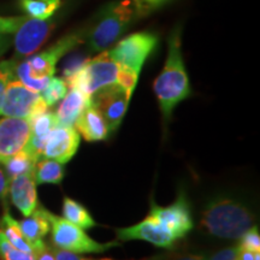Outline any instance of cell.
Here are the masks:
<instances>
[{"mask_svg":"<svg viewBox=\"0 0 260 260\" xmlns=\"http://www.w3.org/2000/svg\"><path fill=\"white\" fill-rule=\"evenodd\" d=\"M168 58L160 75L154 81L153 89L160 111L169 121L172 111L190 95V84L181 47V29L175 28L169 37Z\"/></svg>","mask_w":260,"mask_h":260,"instance_id":"6da1fadb","label":"cell"},{"mask_svg":"<svg viewBox=\"0 0 260 260\" xmlns=\"http://www.w3.org/2000/svg\"><path fill=\"white\" fill-rule=\"evenodd\" d=\"M200 224L211 236L239 240L254 225V216L241 201L229 197H216L205 207Z\"/></svg>","mask_w":260,"mask_h":260,"instance_id":"7a4b0ae2","label":"cell"},{"mask_svg":"<svg viewBox=\"0 0 260 260\" xmlns=\"http://www.w3.org/2000/svg\"><path fill=\"white\" fill-rule=\"evenodd\" d=\"M136 18L139 17L133 0H117L107 4L100 11L92 28L86 30L84 42L87 53L106 51Z\"/></svg>","mask_w":260,"mask_h":260,"instance_id":"3957f363","label":"cell"},{"mask_svg":"<svg viewBox=\"0 0 260 260\" xmlns=\"http://www.w3.org/2000/svg\"><path fill=\"white\" fill-rule=\"evenodd\" d=\"M119 65L109 56L106 50L96 57L89 58L77 73L64 81L70 89L80 90L90 98L96 90L117 83Z\"/></svg>","mask_w":260,"mask_h":260,"instance_id":"277c9868","label":"cell"},{"mask_svg":"<svg viewBox=\"0 0 260 260\" xmlns=\"http://www.w3.org/2000/svg\"><path fill=\"white\" fill-rule=\"evenodd\" d=\"M50 222L51 245L56 248L76 254H89V253H104L113 247L121 246L118 241L107 243L98 242L87 235L82 228L75 225L69 220L53 213H50Z\"/></svg>","mask_w":260,"mask_h":260,"instance_id":"5b68a950","label":"cell"},{"mask_svg":"<svg viewBox=\"0 0 260 260\" xmlns=\"http://www.w3.org/2000/svg\"><path fill=\"white\" fill-rule=\"evenodd\" d=\"M157 44L158 37L153 32H134L122 39L112 50L107 51V53L117 64L140 75L144 63Z\"/></svg>","mask_w":260,"mask_h":260,"instance_id":"8992f818","label":"cell"},{"mask_svg":"<svg viewBox=\"0 0 260 260\" xmlns=\"http://www.w3.org/2000/svg\"><path fill=\"white\" fill-rule=\"evenodd\" d=\"M84 38H86V30L71 31L59 39L47 50L31 56L27 59L31 76L38 80L51 79L56 73L57 63L60 58L82 44Z\"/></svg>","mask_w":260,"mask_h":260,"instance_id":"52a82bcc","label":"cell"},{"mask_svg":"<svg viewBox=\"0 0 260 260\" xmlns=\"http://www.w3.org/2000/svg\"><path fill=\"white\" fill-rule=\"evenodd\" d=\"M132 95L118 83L104 87L90 95V104L103 116L109 132H115L122 124Z\"/></svg>","mask_w":260,"mask_h":260,"instance_id":"ba28073f","label":"cell"},{"mask_svg":"<svg viewBox=\"0 0 260 260\" xmlns=\"http://www.w3.org/2000/svg\"><path fill=\"white\" fill-rule=\"evenodd\" d=\"M149 212L157 217L159 222L167 228L177 241L186 237L194 226L190 205L184 191H180L177 199L167 207L158 206L152 201Z\"/></svg>","mask_w":260,"mask_h":260,"instance_id":"9c48e42d","label":"cell"},{"mask_svg":"<svg viewBox=\"0 0 260 260\" xmlns=\"http://www.w3.org/2000/svg\"><path fill=\"white\" fill-rule=\"evenodd\" d=\"M54 22L52 19L29 18L19 25L14 38L15 57L14 60H23V58L35 53L41 45L47 40L53 30Z\"/></svg>","mask_w":260,"mask_h":260,"instance_id":"30bf717a","label":"cell"},{"mask_svg":"<svg viewBox=\"0 0 260 260\" xmlns=\"http://www.w3.org/2000/svg\"><path fill=\"white\" fill-rule=\"evenodd\" d=\"M117 239L119 241H130V240H142L160 248H174L177 240L169 232L158 218L151 212L147 217L135 225L116 229Z\"/></svg>","mask_w":260,"mask_h":260,"instance_id":"8fae6325","label":"cell"},{"mask_svg":"<svg viewBox=\"0 0 260 260\" xmlns=\"http://www.w3.org/2000/svg\"><path fill=\"white\" fill-rule=\"evenodd\" d=\"M30 138V124L27 118H0V164L21 152Z\"/></svg>","mask_w":260,"mask_h":260,"instance_id":"7c38bea8","label":"cell"},{"mask_svg":"<svg viewBox=\"0 0 260 260\" xmlns=\"http://www.w3.org/2000/svg\"><path fill=\"white\" fill-rule=\"evenodd\" d=\"M80 134L73 126L57 125L48 134L42 158L65 164L73 159L80 146Z\"/></svg>","mask_w":260,"mask_h":260,"instance_id":"4fadbf2b","label":"cell"},{"mask_svg":"<svg viewBox=\"0 0 260 260\" xmlns=\"http://www.w3.org/2000/svg\"><path fill=\"white\" fill-rule=\"evenodd\" d=\"M39 98L40 93L29 89L18 80H11L6 87L0 115L15 118H28Z\"/></svg>","mask_w":260,"mask_h":260,"instance_id":"5bb4252c","label":"cell"},{"mask_svg":"<svg viewBox=\"0 0 260 260\" xmlns=\"http://www.w3.org/2000/svg\"><path fill=\"white\" fill-rule=\"evenodd\" d=\"M9 194L12 204L24 217L30 216L39 206L34 174H23L10 180Z\"/></svg>","mask_w":260,"mask_h":260,"instance_id":"9a60e30c","label":"cell"},{"mask_svg":"<svg viewBox=\"0 0 260 260\" xmlns=\"http://www.w3.org/2000/svg\"><path fill=\"white\" fill-rule=\"evenodd\" d=\"M50 211H47L45 207L38 206L30 216L25 217L23 220L18 222L19 229L25 240L30 243L32 251L45 242L44 237L50 233Z\"/></svg>","mask_w":260,"mask_h":260,"instance_id":"2e32d148","label":"cell"},{"mask_svg":"<svg viewBox=\"0 0 260 260\" xmlns=\"http://www.w3.org/2000/svg\"><path fill=\"white\" fill-rule=\"evenodd\" d=\"M74 125L76 126L79 134L82 135V138L88 142L104 141L110 133L103 116L98 112L92 104L83 110Z\"/></svg>","mask_w":260,"mask_h":260,"instance_id":"e0dca14e","label":"cell"},{"mask_svg":"<svg viewBox=\"0 0 260 260\" xmlns=\"http://www.w3.org/2000/svg\"><path fill=\"white\" fill-rule=\"evenodd\" d=\"M88 105H90L89 96L84 95L80 90L70 89L65 94L56 112L58 125L74 126L76 119Z\"/></svg>","mask_w":260,"mask_h":260,"instance_id":"ac0fdd59","label":"cell"},{"mask_svg":"<svg viewBox=\"0 0 260 260\" xmlns=\"http://www.w3.org/2000/svg\"><path fill=\"white\" fill-rule=\"evenodd\" d=\"M65 168L64 164L52 159H40L37 162L34 177L37 184H60L64 180Z\"/></svg>","mask_w":260,"mask_h":260,"instance_id":"d6986e66","label":"cell"},{"mask_svg":"<svg viewBox=\"0 0 260 260\" xmlns=\"http://www.w3.org/2000/svg\"><path fill=\"white\" fill-rule=\"evenodd\" d=\"M0 229H2L3 233L5 234L6 239L9 240V242L11 243L14 248L18 249V251L21 252L32 254V247L30 246V243L25 240L21 229H19L18 222L15 218H12L9 210L5 211L2 219H0Z\"/></svg>","mask_w":260,"mask_h":260,"instance_id":"ffe728a7","label":"cell"},{"mask_svg":"<svg viewBox=\"0 0 260 260\" xmlns=\"http://www.w3.org/2000/svg\"><path fill=\"white\" fill-rule=\"evenodd\" d=\"M63 217L82 229H90L96 225V222L93 219L89 211L82 204L68 197H65L63 200Z\"/></svg>","mask_w":260,"mask_h":260,"instance_id":"44dd1931","label":"cell"},{"mask_svg":"<svg viewBox=\"0 0 260 260\" xmlns=\"http://www.w3.org/2000/svg\"><path fill=\"white\" fill-rule=\"evenodd\" d=\"M38 160L25 149L16 153L2 162L4 165V170L8 177L11 180L16 176L23 174H34L35 167H37Z\"/></svg>","mask_w":260,"mask_h":260,"instance_id":"7402d4cb","label":"cell"},{"mask_svg":"<svg viewBox=\"0 0 260 260\" xmlns=\"http://www.w3.org/2000/svg\"><path fill=\"white\" fill-rule=\"evenodd\" d=\"M61 0H21V6L31 18L48 19L60 8Z\"/></svg>","mask_w":260,"mask_h":260,"instance_id":"603a6c76","label":"cell"},{"mask_svg":"<svg viewBox=\"0 0 260 260\" xmlns=\"http://www.w3.org/2000/svg\"><path fill=\"white\" fill-rule=\"evenodd\" d=\"M15 77L16 80H18L19 82L23 83L25 87H28L29 89L34 90V92L41 93L44 90L45 87L47 86L50 79H44V80H38L30 75L29 71V64L27 60H19L17 61L15 68Z\"/></svg>","mask_w":260,"mask_h":260,"instance_id":"cb8c5ba5","label":"cell"},{"mask_svg":"<svg viewBox=\"0 0 260 260\" xmlns=\"http://www.w3.org/2000/svg\"><path fill=\"white\" fill-rule=\"evenodd\" d=\"M68 92V86L63 79L52 76L47 86L41 92V98L48 107L54 106L59 100L63 99Z\"/></svg>","mask_w":260,"mask_h":260,"instance_id":"d4e9b609","label":"cell"},{"mask_svg":"<svg viewBox=\"0 0 260 260\" xmlns=\"http://www.w3.org/2000/svg\"><path fill=\"white\" fill-rule=\"evenodd\" d=\"M17 64V60L10 59L0 61V107H2L3 100L6 92V87L11 80L15 77V68Z\"/></svg>","mask_w":260,"mask_h":260,"instance_id":"484cf974","label":"cell"},{"mask_svg":"<svg viewBox=\"0 0 260 260\" xmlns=\"http://www.w3.org/2000/svg\"><path fill=\"white\" fill-rule=\"evenodd\" d=\"M89 59V56L86 53H74L65 60L63 69H61V74H63L64 80H68L69 77L73 76L75 73H77L87 60Z\"/></svg>","mask_w":260,"mask_h":260,"instance_id":"4316f807","label":"cell"},{"mask_svg":"<svg viewBox=\"0 0 260 260\" xmlns=\"http://www.w3.org/2000/svg\"><path fill=\"white\" fill-rule=\"evenodd\" d=\"M240 248L251 252H260V235L258 226L249 228L243 235L240 237Z\"/></svg>","mask_w":260,"mask_h":260,"instance_id":"83f0119b","label":"cell"},{"mask_svg":"<svg viewBox=\"0 0 260 260\" xmlns=\"http://www.w3.org/2000/svg\"><path fill=\"white\" fill-rule=\"evenodd\" d=\"M209 255L201 253H182V252H165L160 254L149 256L144 260H207Z\"/></svg>","mask_w":260,"mask_h":260,"instance_id":"f1b7e54d","label":"cell"},{"mask_svg":"<svg viewBox=\"0 0 260 260\" xmlns=\"http://www.w3.org/2000/svg\"><path fill=\"white\" fill-rule=\"evenodd\" d=\"M138 79H139L138 74L134 73L133 70L126 69V68H123L119 65V74H118V81H117V83L121 84L123 88L128 90L130 94H133V92H134L136 83H138Z\"/></svg>","mask_w":260,"mask_h":260,"instance_id":"f546056e","label":"cell"},{"mask_svg":"<svg viewBox=\"0 0 260 260\" xmlns=\"http://www.w3.org/2000/svg\"><path fill=\"white\" fill-rule=\"evenodd\" d=\"M27 16H16V17H0V34H14Z\"/></svg>","mask_w":260,"mask_h":260,"instance_id":"4dcf8cb0","label":"cell"},{"mask_svg":"<svg viewBox=\"0 0 260 260\" xmlns=\"http://www.w3.org/2000/svg\"><path fill=\"white\" fill-rule=\"evenodd\" d=\"M133 2H134L138 17H141V16L148 15L149 12L158 9L168 0H133Z\"/></svg>","mask_w":260,"mask_h":260,"instance_id":"1f68e13d","label":"cell"},{"mask_svg":"<svg viewBox=\"0 0 260 260\" xmlns=\"http://www.w3.org/2000/svg\"><path fill=\"white\" fill-rule=\"evenodd\" d=\"M32 256H34V260H56L53 246L47 245L46 242L41 243L40 246L34 248Z\"/></svg>","mask_w":260,"mask_h":260,"instance_id":"d6a6232c","label":"cell"},{"mask_svg":"<svg viewBox=\"0 0 260 260\" xmlns=\"http://www.w3.org/2000/svg\"><path fill=\"white\" fill-rule=\"evenodd\" d=\"M239 252H240L239 245L226 247V248H223L217 253H214L211 258H207V260H235L237 254H239Z\"/></svg>","mask_w":260,"mask_h":260,"instance_id":"836d02e7","label":"cell"},{"mask_svg":"<svg viewBox=\"0 0 260 260\" xmlns=\"http://www.w3.org/2000/svg\"><path fill=\"white\" fill-rule=\"evenodd\" d=\"M53 251H54V255H56V260H96V259L84 258V256H81L79 254H76V253L64 251V249L56 248V247H53ZM99 260H113V259L104 258Z\"/></svg>","mask_w":260,"mask_h":260,"instance_id":"e575fe53","label":"cell"},{"mask_svg":"<svg viewBox=\"0 0 260 260\" xmlns=\"http://www.w3.org/2000/svg\"><path fill=\"white\" fill-rule=\"evenodd\" d=\"M0 259L2 260H34V256H32V254H29V253L21 252L18 251V249L14 248V247H11V248H10Z\"/></svg>","mask_w":260,"mask_h":260,"instance_id":"d590c367","label":"cell"},{"mask_svg":"<svg viewBox=\"0 0 260 260\" xmlns=\"http://www.w3.org/2000/svg\"><path fill=\"white\" fill-rule=\"evenodd\" d=\"M9 183L10 178L6 175L4 168L0 164V200H6V197L9 195Z\"/></svg>","mask_w":260,"mask_h":260,"instance_id":"8d00e7d4","label":"cell"},{"mask_svg":"<svg viewBox=\"0 0 260 260\" xmlns=\"http://www.w3.org/2000/svg\"><path fill=\"white\" fill-rule=\"evenodd\" d=\"M235 260H260L259 252H251L247 249L240 248L239 254H237Z\"/></svg>","mask_w":260,"mask_h":260,"instance_id":"74e56055","label":"cell"},{"mask_svg":"<svg viewBox=\"0 0 260 260\" xmlns=\"http://www.w3.org/2000/svg\"><path fill=\"white\" fill-rule=\"evenodd\" d=\"M11 42V38L9 37V34H0V56H3L9 50Z\"/></svg>","mask_w":260,"mask_h":260,"instance_id":"f35d334b","label":"cell"}]
</instances>
